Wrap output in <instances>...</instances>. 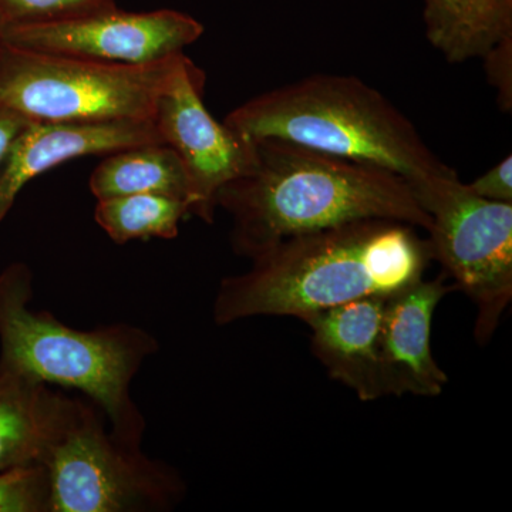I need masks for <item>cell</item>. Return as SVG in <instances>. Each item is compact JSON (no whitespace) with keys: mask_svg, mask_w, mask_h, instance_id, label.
I'll use <instances>...</instances> for the list:
<instances>
[{"mask_svg":"<svg viewBox=\"0 0 512 512\" xmlns=\"http://www.w3.org/2000/svg\"><path fill=\"white\" fill-rule=\"evenodd\" d=\"M429 239L393 220L350 222L299 235L251 259L221 281L212 316L227 326L254 316H295L365 296H390L424 278Z\"/></svg>","mask_w":512,"mask_h":512,"instance_id":"1","label":"cell"},{"mask_svg":"<svg viewBox=\"0 0 512 512\" xmlns=\"http://www.w3.org/2000/svg\"><path fill=\"white\" fill-rule=\"evenodd\" d=\"M254 170L217 195L235 254L254 259L285 239L350 222L393 220L429 232L431 220L400 175L278 138L256 140Z\"/></svg>","mask_w":512,"mask_h":512,"instance_id":"2","label":"cell"},{"mask_svg":"<svg viewBox=\"0 0 512 512\" xmlns=\"http://www.w3.org/2000/svg\"><path fill=\"white\" fill-rule=\"evenodd\" d=\"M224 121L254 141L278 138L376 165L400 175L412 188L434 175L454 173L402 111L355 76L312 74L259 94Z\"/></svg>","mask_w":512,"mask_h":512,"instance_id":"3","label":"cell"},{"mask_svg":"<svg viewBox=\"0 0 512 512\" xmlns=\"http://www.w3.org/2000/svg\"><path fill=\"white\" fill-rule=\"evenodd\" d=\"M33 275L16 262L0 274V363L50 386L83 393L121 439L143 443L146 420L131 384L160 350L140 326L113 323L93 330L70 328L47 311L30 308Z\"/></svg>","mask_w":512,"mask_h":512,"instance_id":"4","label":"cell"},{"mask_svg":"<svg viewBox=\"0 0 512 512\" xmlns=\"http://www.w3.org/2000/svg\"><path fill=\"white\" fill-rule=\"evenodd\" d=\"M181 55L111 64L0 46V109L39 123L153 121L158 96Z\"/></svg>","mask_w":512,"mask_h":512,"instance_id":"5","label":"cell"},{"mask_svg":"<svg viewBox=\"0 0 512 512\" xmlns=\"http://www.w3.org/2000/svg\"><path fill=\"white\" fill-rule=\"evenodd\" d=\"M46 466L52 512H167L187 493L173 467L114 434L89 399L50 451Z\"/></svg>","mask_w":512,"mask_h":512,"instance_id":"6","label":"cell"},{"mask_svg":"<svg viewBox=\"0 0 512 512\" xmlns=\"http://www.w3.org/2000/svg\"><path fill=\"white\" fill-rule=\"evenodd\" d=\"M429 214V241L454 286L477 305L474 335L491 339L512 299V204L478 197L456 171L413 187Z\"/></svg>","mask_w":512,"mask_h":512,"instance_id":"7","label":"cell"},{"mask_svg":"<svg viewBox=\"0 0 512 512\" xmlns=\"http://www.w3.org/2000/svg\"><path fill=\"white\" fill-rule=\"evenodd\" d=\"M205 73L181 56L158 96L153 123L183 164L190 215L212 224L221 188L254 170L256 141L211 116L204 104Z\"/></svg>","mask_w":512,"mask_h":512,"instance_id":"8","label":"cell"},{"mask_svg":"<svg viewBox=\"0 0 512 512\" xmlns=\"http://www.w3.org/2000/svg\"><path fill=\"white\" fill-rule=\"evenodd\" d=\"M202 33V23L187 13L126 12L119 6L64 22L2 28L3 40L19 49L131 66L181 55Z\"/></svg>","mask_w":512,"mask_h":512,"instance_id":"9","label":"cell"},{"mask_svg":"<svg viewBox=\"0 0 512 512\" xmlns=\"http://www.w3.org/2000/svg\"><path fill=\"white\" fill-rule=\"evenodd\" d=\"M163 143L153 121L39 123L28 126L0 161V224L33 178L74 158L107 156L121 148Z\"/></svg>","mask_w":512,"mask_h":512,"instance_id":"10","label":"cell"},{"mask_svg":"<svg viewBox=\"0 0 512 512\" xmlns=\"http://www.w3.org/2000/svg\"><path fill=\"white\" fill-rule=\"evenodd\" d=\"M456 289L443 278L414 282L387 296L380 335L382 396L436 397L448 377L431 352V323L441 299Z\"/></svg>","mask_w":512,"mask_h":512,"instance_id":"11","label":"cell"},{"mask_svg":"<svg viewBox=\"0 0 512 512\" xmlns=\"http://www.w3.org/2000/svg\"><path fill=\"white\" fill-rule=\"evenodd\" d=\"M387 296H365L299 318L311 329L313 355L362 402L380 399V335Z\"/></svg>","mask_w":512,"mask_h":512,"instance_id":"12","label":"cell"},{"mask_svg":"<svg viewBox=\"0 0 512 512\" xmlns=\"http://www.w3.org/2000/svg\"><path fill=\"white\" fill-rule=\"evenodd\" d=\"M82 403L0 363V470L46 464Z\"/></svg>","mask_w":512,"mask_h":512,"instance_id":"13","label":"cell"},{"mask_svg":"<svg viewBox=\"0 0 512 512\" xmlns=\"http://www.w3.org/2000/svg\"><path fill=\"white\" fill-rule=\"evenodd\" d=\"M426 36L447 62L483 57L512 36V0H423Z\"/></svg>","mask_w":512,"mask_h":512,"instance_id":"14","label":"cell"},{"mask_svg":"<svg viewBox=\"0 0 512 512\" xmlns=\"http://www.w3.org/2000/svg\"><path fill=\"white\" fill-rule=\"evenodd\" d=\"M97 200L158 194L190 202L187 175L177 153L164 143L141 144L107 154L90 177Z\"/></svg>","mask_w":512,"mask_h":512,"instance_id":"15","label":"cell"},{"mask_svg":"<svg viewBox=\"0 0 512 512\" xmlns=\"http://www.w3.org/2000/svg\"><path fill=\"white\" fill-rule=\"evenodd\" d=\"M187 215L188 201L158 194L97 200L94 210V220L119 245L134 239H173Z\"/></svg>","mask_w":512,"mask_h":512,"instance_id":"16","label":"cell"},{"mask_svg":"<svg viewBox=\"0 0 512 512\" xmlns=\"http://www.w3.org/2000/svg\"><path fill=\"white\" fill-rule=\"evenodd\" d=\"M0 512H52V480L45 463L0 470Z\"/></svg>","mask_w":512,"mask_h":512,"instance_id":"17","label":"cell"},{"mask_svg":"<svg viewBox=\"0 0 512 512\" xmlns=\"http://www.w3.org/2000/svg\"><path fill=\"white\" fill-rule=\"evenodd\" d=\"M116 6V0H0V23L9 28L64 22Z\"/></svg>","mask_w":512,"mask_h":512,"instance_id":"18","label":"cell"},{"mask_svg":"<svg viewBox=\"0 0 512 512\" xmlns=\"http://www.w3.org/2000/svg\"><path fill=\"white\" fill-rule=\"evenodd\" d=\"M512 36L505 37L500 43H497L483 57L485 60V70H487L488 79L494 84L500 93L501 106L504 110H511L512 106Z\"/></svg>","mask_w":512,"mask_h":512,"instance_id":"19","label":"cell"},{"mask_svg":"<svg viewBox=\"0 0 512 512\" xmlns=\"http://www.w3.org/2000/svg\"><path fill=\"white\" fill-rule=\"evenodd\" d=\"M468 187L485 200L512 204V157H505Z\"/></svg>","mask_w":512,"mask_h":512,"instance_id":"20","label":"cell"},{"mask_svg":"<svg viewBox=\"0 0 512 512\" xmlns=\"http://www.w3.org/2000/svg\"><path fill=\"white\" fill-rule=\"evenodd\" d=\"M30 120L6 109H0V161L8 153L10 144Z\"/></svg>","mask_w":512,"mask_h":512,"instance_id":"21","label":"cell"},{"mask_svg":"<svg viewBox=\"0 0 512 512\" xmlns=\"http://www.w3.org/2000/svg\"><path fill=\"white\" fill-rule=\"evenodd\" d=\"M2 43H3L2 23H0V46H2Z\"/></svg>","mask_w":512,"mask_h":512,"instance_id":"22","label":"cell"}]
</instances>
